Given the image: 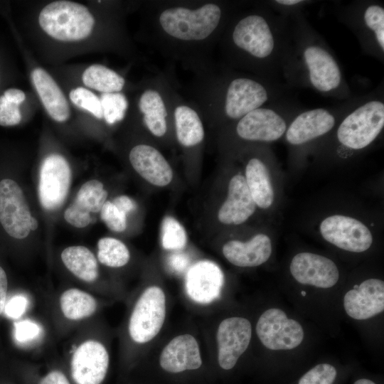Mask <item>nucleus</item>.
Returning <instances> with one entry per match:
<instances>
[{
    "label": "nucleus",
    "instance_id": "nucleus-1",
    "mask_svg": "<svg viewBox=\"0 0 384 384\" xmlns=\"http://www.w3.org/2000/svg\"><path fill=\"white\" fill-rule=\"evenodd\" d=\"M123 320L117 329L119 368L129 373L145 359L166 326L170 298L159 283L141 285L128 294Z\"/></svg>",
    "mask_w": 384,
    "mask_h": 384
},
{
    "label": "nucleus",
    "instance_id": "nucleus-2",
    "mask_svg": "<svg viewBox=\"0 0 384 384\" xmlns=\"http://www.w3.org/2000/svg\"><path fill=\"white\" fill-rule=\"evenodd\" d=\"M68 337L62 360L73 384H105L112 366L113 333L101 315Z\"/></svg>",
    "mask_w": 384,
    "mask_h": 384
},
{
    "label": "nucleus",
    "instance_id": "nucleus-3",
    "mask_svg": "<svg viewBox=\"0 0 384 384\" xmlns=\"http://www.w3.org/2000/svg\"><path fill=\"white\" fill-rule=\"evenodd\" d=\"M112 303L78 286H67L47 295L46 309L53 333L63 338L100 316Z\"/></svg>",
    "mask_w": 384,
    "mask_h": 384
},
{
    "label": "nucleus",
    "instance_id": "nucleus-4",
    "mask_svg": "<svg viewBox=\"0 0 384 384\" xmlns=\"http://www.w3.org/2000/svg\"><path fill=\"white\" fill-rule=\"evenodd\" d=\"M0 171V239L11 243L26 240L38 228L17 177Z\"/></svg>",
    "mask_w": 384,
    "mask_h": 384
},
{
    "label": "nucleus",
    "instance_id": "nucleus-5",
    "mask_svg": "<svg viewBox=\"0 0 384 384\" xmlns=\"http://www.w3.org/2000/svg\"><path fill=\"white\" fill-rule=\"evenodd\" d=\"M60 261L79 287L113 302L125 301L128 293L118 282L105 279L96 255L84 245H70L60 254Z\"/></svg>",
    "mask_w": 384,
    "mask_h": 384
},
{
    "label": "nucleus",
    "instance_id": "nucleus-6",
    "mask_svg": "<svg viewBox=\"0 0 384 384\" xmlns=\"http://www.w3.org/2000/svg\"><path fill=\"white\" fill-rule=\"evenodd\" d=\"M156 363L161 373L171 378H185L202 371L205 361L198 335L185 329L169 337L157 352Z\"/></svg>",
    "mask_w": 384,
    "mask_h": 384
},
{
    "label": "nucleus",
    "instance_id": "nucleus-7",
    "mask_svg": "<svg viewBox=\"0 0 384 384\" xmlns=\"http://www.w3.org/2000/svg\"><path fill=\"white\" fill-rule=\"evenodd\" d=\"M41 28L52 38L61 41H76L88 37L95 19L87 7L70 1H56L40 12Z\"/></svg>",
    "mask_w": 384,
    "mask_h": 384
},
{
    "label": "nucleus",
    "instance_id": "nucleus-8",
    "mask_svg": "<svg viewBox=\"0 0 384 384\" xmlns=\"http://www.w3.org/2000/svg\"><path fill=\"white\" fill-rule=\"evenodd\" d=\"M220 17V8L207 4L194 10L184 7L167 9L161 14L159 23L164 31L174 38L201 41L214 31Z\"/></svg>",
    "mask_w": 384,
    "mask_h": 384
},
{
    "label": "nucleus",
    "instance_id": "nucleus-9",
    "mask_svg": "<svg viewBox=\"0 0 384 384\" xmlns=\"http://www.w3.org/2000/svg\"><path fill=\"white\" fill-rule=\"evenodd\" d=\"M383 125L384 104L380 101H370L343 120L338 128L337 137L344 146L361 149L375 139Z\"/></svg>",
    "mask_w": 384,
    "mask_h": 384
},
{
    "label": "nucleus",
    "instance_id": "nucleus-10",
    "mask_svg": "<svg viewBox=\"0 0 384 384\" xmlns=\"http://www.w3.org/2000/svg\"><path fill=\"white\" fill-rule=\"evenodd\" d=\"M250 321L242 316L222 319L214 333L215 361L223 371H230L249 347L252 338Z\"/></svg>",
    "mask_w": 384,
    "mask_h": 384
},
{
    "label": "nucleus",
    "instance_id": "nucleus-11",
    "mask_svg": "<svg viewBox=\"0 0 384 384\" xmlns=\"http://www.w3.org/2000/svg\"><path fill=\"white\" fill-rule=\"evenodd\" d=\"M72 181V171L66 159L58 154L47 156L40 167L38 195L47 211H55L65 201Z\"/></svg>",
    "mask_w": 384,
    "mask_h": 384
},
{
    "label": "nucleus",
    "instance_id": "nucleus-12",
    "mask_svg": "<svg viewBox=\"0 0 384 384\" xmlns=\"http://www.w3.org/2000/svg\"><path fill=\"white\" fill-rule=\"evenodd\" d=\"M184 274V296L191 305L208 309L218 300L224 278L215 262L199 260L191 264Z\"/></svg>",
    "mask_w": 384,
    "mask_h": 384
},
{
    "label": "nucleus",
    "instance_id": "nucleus-13",
    "mask_svg": "<svg viewBox=\"0 0 384 384\" xmlns=\"http://www.w3.org/2000/svg\"><path fill=\"white\" fill-rule=\"evenodd\" d=\"M256 334L260 342L268 349L291 350L297 347L304 338V330L294 319L277 308L265 311L259 317Z\"/></svg>",
    "mask_w": 384,
    "mask_h": 384
},
{
    "label": "nucleus",
    "instance_id": "nucleus-14",
    "mask_svg": "<svg viewBox=\"0 0 384 384\" xmlns=\"http://www.w3.org/2000/svg\"><path fill=\"white\" fill-rule=\"evenodd\" d=\"M320 232L326 241L349 252H364L373 242L369 229L358 220L346 215L325 218L320 225Z\"/></svg>",
    "mask_w": 384,
    "mask_h": 384
},
{
    "label": "nucleus",
    "instance_id": "nucleus-15",
    "mask_svg": "<svg viewBox=\"0 0 384 384\" xmlns=\"http://www.w3.org/2000/svg\"><path fill=\"white\" fill-rule=\"evenodd\" d=\"M289 270L300 284L319 288L332 287L339 279L337 266L331 260L311 252L297 254L291 261Z\"/></svg>",
    "mask_w": 384,
    "mask_h": 384
},
{
    "label": "nucleus",
    "instance_id": "nucleus-16",
    "mask_svg": "<svg viewBox=\"0 0 384 384\" xmlns=\"http://www.w3.org/2000/svg\"><path fill=\"white\" fill-rule=\"evenodd\" d=\"M234 43L254 57L265 58L274 49L273 35L266 20L259 15L241 19L233 33Z\"/></svg>",
    "mask_w": 384,
    "mask_h": 384
},
{
    "label": "nucleus",
    "instance_id": "nucleus-17",
    "mask_svg": "<svg viewBox=\"0 0 384 384\" xmlns=\"http://www.w3.org/2000/svg\"><path fill=\"white\" fill-rule=\"evenodd\" d=\"M107 196L108 193L100 181H87L80 187L73 201L65 210V220L76 228L87 227L92 222V214L100 212Z\"/></svg>",
    "mask_w": 384,
    "mask_h": 384
},
{
    "label": "nucleus",
    "instance_id": "nucleus-18",
    "mask_svg": "<svg viewBox=\"0 0 384 384\" xmlns=\"http://www.w3.org/2000/svg\"><path fill=\"white\" fill-rule=\"evenodd\" d=\"M346 314L356 320H365L384 310V282L375 278L368 279L354 285L343 297Z\"/></svg>",
    "mask_w": 384,
    "mask_h": 384
},
{
    "label": "nucleus",
    "instance_id": "nucleus-19",
    "mask_svg": "<svg viewBox=\"0 0 384 384\" xmlns=\"http://www.w3.org/2000/svg\"><path fill=\"white\" fill-rule=\"evenodd\" d=\"M267 99V90L260 83L248 78H236L228 86L225 111L231 119H241L260 108Z\"/></svg>",
    "mask_w": 384,
    "mask_h": 384
},
{
    "label": "nucleus",
    "instance_id": "nucleus-20",
    "mask_svg": "<svg viewBox=\"0 0 384 384\" xmlns=\"http://www.w3.org/2000/svg\"><path fill=\"white\" fill-rule=\"evenodd\" d=\"M286 128L285 121L274 110L257 108L240 119L236 131L246 140L272 142L279 139Z\"/></svg>",
    "mask_w": 384,
    "mask_h": 384
},
{
    "label": "nucleus",
    "instance_id": "nucleus-21",
    "mask_svg": "<svg viewBox=\"0 0 384 384\" xmlns=\"http://www.w3.org/2000/svg\"><path fill=\"white\" fill-rule=\"evenodd\" d=\"M130 164L144 180L156 186H165L173 178V171L164 156L147 144L134 146L129 155Z\"/></svg>",
    "mask_w": 384,
    "mask_h": 384
},
{
    "label": "nucleus",
    "instance_id": "nucleus-22",
    "mask_svg": "<svg viewBox=\"0 0 384 384\" xmlns=\"http://www.w3.org/2000/svg\"><path fill=\"white\" fill-rule=\"evenodd\" d=\"M304 58L310 82L316 90L326 92L338 87L341 70L329 52L319 46H310L304 50Z\"/></svg>",
    "mask_w": 384,
    "mask_h": 384
},
{
    "label": "nucleus",
    "instance_id": "nucleus-23",
    "mask_svg": "<svg viewBox=\"0 0 384 384\" xmlns=\"http://www.w3.org/2000/svg\"><path fill=\"white\" fill-rule=\"evenodd\" d=\"M256 204L247 188L245 178L235 175L228 184V197L218 213L223 224L239 225L246 221L255 211Z\"/></svg>",
    "mask_w": 384,
    "mask_h": 384
},
{
    "label": "nucleus",
    "instance_id": "nucleus-24",
    "mask_svg": "<svg viewBox=\"0 0 384 384\" xmlns=\"http://www.w3.org/2000/svg\"><path fill=\"white\" fill-rule=\"evenodd\" d=\"M225 258L233 265L240 267L259 266L268 260L272 254V242L265 234H257L250 240H233L222 247Z\"/></svg>",
    "mask_w": 384,
    "mask_h": 384
},
{
    "label": "nucleus",
    "instance_id": "nucleus-25",
    "mask_svg": "<svg viewBox=\"0 0 384 384\" xmlns=\"http://www.w3.org/2000/svg\"><path fill=\"white\" fill-rule=\"evenodd\" d=\"M335 124L334 117L326 110L315 109L298 115L286 134L287 140L298 145L329 132Z\"/></svg>",
    "mask_w": 384,
    "mask_h": 384
},
{
    "label": "nucleus",
    "instance_id": "nucleus-26",
    "mask_svg": "<svg viewBox=\"0 0 384 384\" xmlns=\"http://www.w3.org/2000/svg\"><path fill=\"white\" fill-rule=\"evenodd\" d=\"M31 78L38 96L50 117L58 122L67 121L70 117L69 105L55 81L41 68L33 70Z\"/></svg>",
    "mask_w": 384,
    "mask_h": 384
},
{
    "label": "nucleus",
    "instance_id": "nucleus-27",
    "mask_svg": "<svg viewBox=\"0 0 384 384\" xmlns=\"http://www.w3.org/2000/svg\"><path fill=\"white\" fill-rule=\"evenodd\" d=\"M23 384H73L62 358L22 363Z\"/></svg>",
    "mask_w": 384,
    "mask_h": 384
},
{
    "label": "nucleus",
    "instance_id": "nucleus-28",
    "mask_svg": "<svg viewBox=\"0 0 384 384\" xmlns=\"http://www.w3.org/2000/svg\"><path fill=\"white\" fill-rule=\"evenodd\" d=\"M245 181L255 204L267 208L273 203L274 191L267 168L258 159H251L245 169Z\"/></svg>",
    "mask_w": 384,
    "mask_h": 384
},
{
    "label": "nucleus",
    "instance_id": "nucleus-29",
    "mask_svg": "<svg viewBox=\"0 0 384 384\" xmlns=\"http://www.w3.org/2000/svg\"><path fill=\"white\" fill-rule=\"evenodd\" d=\"M139 107L149 130L156 137L164 136L167 129V112L160 94L154 90H146L140 97Z\"/></svg>",
    "mask_w": 384,
    "mask_h": 384
},
{
    "label": "nucleus",
    "instance_id": "nucleus-30",
    "mask_svg": "<svg viewBox=\"0 0 384 384\" xmlns=\"http://www.w3.org/2000/svg\"><path fill=\"white\" fill-rule=\"evenodd\" d=\"M176 137L186 147L198 144L204 137L201 120L195 110L186 105L178 106L174 111Z\"/></svg>",
    "mask_w": 384,
    "mask_h": 384
},
{
    "label": "nucleus",
    "instance_id": "nucleus-31",
    "mask_svg": "<svg viewBox=\"0 0 384 384\" xmlns=\"http://www.w3.org/2000/svg\"><path fill=\"white\" fill-rule=\"evenodd\" d=\"M95 255L101 266L112 270L124 267L131 260V252L126 244L112 237H104L98 240Z\"/></svg>",
    "mask_w": 384,
    "mask_h": 384
},
{
    "label": "nucleus",
    "instance_id": "nucleus-32",
    "mask_svg": "<svg viewBox=\"0 0 384 384\" xmlns=\"http://www.w3.org/2000/svg\"><path fill=\"white\" fill-rule=\"evenodd\" d=\"M82 79L85 86L102 93L119 92L124 85V79L121 75L102 65L89 66Z\"/></svg>",
    "mask_w": 384,
    "mask_h": 384
},
{
    "label": "nucleus",
    "instance_id": "nucleus-33",
    "mask_svg": "<svg viewBox=\"0 0 384 384\" xmlns=\"http://www.w3.org/2000/svg\"><path fill=\"white\" fill-rule=\"evenodd\" d=\"M187 243V235L184 228L174 218L166 216L161 225V245L169 251L183 250Z\"/></svg>",
    "mask_w": 384,
    "mask_h": 384
},
{
    "label": "nucleus",
    "instance_id": "nucleus-34",
    "mask_svg": "<svg viewBox=\"0 0 384 384\" xmlns=\"http://www.w3.org/2000/svg\"><path fill=\"white\" fill-rule=\"evenodd\" d=\"M103 118L109 124L123 119L128 102L126 97L120 92L102 93L100 98Z\"/></svg>",
    "mask_w": 384,
    "mask_h": 384
},
{
    "label": "nucleus",
    "instance_id": "nucleus-35",
    "mask_svg": "<svg viewBox=\"0 0 384 384\" xmlns=\"http://www.w3.org/2000/svg\"><path fill=\"white\" fill-rule=\"evenodd\" d=\"M69 97L76 106L88 111L98 119L103 118L100 98L90 90L77 87L70 91Z\"/></svg>",
    "mask_w": 384,
    "mask_h": 384
},
{
    "label": "nucleus",
    "instance_id": "nucleus-36",
    "mask_svg": "<svg viewBox=\"0 0 384 384\" xmlns=\"http://www.w3.org/2000/svg\"><path fill=\"white\" fill-rule=\"evenodd\" d=\"M337 370L329 363H319L309 370L299 380L297 384H334Z\"/></svg>",
    "mask_w": 384,
    "mask_h": 384
},
{
    "label": "nucleus",
    "instance_id": "nucleus-37",
    "mask_svg": "<svg viewBox=\"0 0 384 384\" xmlns=\"http://www.w3.org/2000/svg\"><path fill=\"white\" fill-rule=\"evenodd\" d=\"M100 218L112 231L121 233L127 228V216L112 201H107L100 212Z\"/></svg>",
    "mask_w": 384,
    "mask_h": 384
},
{
    "label": "nucleus",
    "instance_id": "nucleus-38",
    "mask_svg": "<svg viewBox=\"0 0 384 384\" xmlns=\"http://www.w3.org/2000/svg\"><path fill=\"white\" fill-rule=\"evenodd\" d=\"M15 338L19 343L33 346L43 338L41 326L33 319H25L14 324Z\"/></svg>",
    "mask_w": 384,
    "mask_h": 384
},
{
    "label": "nucleus",
    "instance_id": "nucleus-39",
    "mask_svg": "<svg viewBox=\"0 0 384 384\" xmlns=\"http://www.w3.org/2000/svg\"><path fill=\"white\" fill-rule=\"evenodd\" d=\"M366 26L374 31L377 41L384 50V9L378 5L368 6L364 13Z\"/></svg>",
    "mask_w": 384,
    "mask_h": 384
},
{
    "label": "nucleus",
    "instance_id": "nucleus-40",
    "mask_svg": "<svg viewBox=\"0 0 384 384\" xmlns=\"http://www.w3.org/2000/svg\"><path fill=\"white\" fill-rule=\"evenodd\" d=\"M21 121L19 105L8 100L4 95L0 96V125L15 126Z\"/></svg>",
    "mask_w": 384,
    "mask_h": 384
},
{
    "label": "nucleus",
    "instance_id": "nucleus-41",
    "mask_svg": "<svg viewBox=\"0 0 384 384\" xmlns=\"http://www.w3.org/2000/svg\"><path fill=\"white\" fill-rule=\"evenodd\" d=\"M166 265L171 272L178 275L185 274L191 264L190 257L186 253L177 251L169 255Z\"/></svg>",
    "mask_w": 384,
    "mask_h": 384
},
{
    "label": "nucleus",
    "instance_id": "nucleus-42",
    "mask_svg": "<svg viewBox=\"0 0 384 384\" xmlns=\"http://www.w3.org/2000/svg\"><path fill=\"white\" fill-rule=\"evenodd\" d=\"M28 301L23 295H16L6 302L4 311L7 316L17 319L26 311Z\"/></svg>",
    "mask_w": 384,
    "mask_h": 384
},
{
    "label": "nucleus",
    "instance_id": "nucleus-43",
    "mask_svg": "<svg viewBox=\"0 0 384 384\" xmlns=\"http://www.w3.org/2000/svg\"><path fill=\"white\" fill-rule=\"evenodd\" d=\"M9 281L7 273L0 264V316L4 311L7 302Z\"/></svg>",
    "mask_w": 384,
    "mask_h": 384
},
{
    "label": "nucleus",
    "instance_id": "nucleus-44",
    "mask_svg": "<svg viewBox=\"0 0 384 384\" xmlns=\"http://www.w3.org/2000/svg\"><path fill=\"white\" fill-rule=\"evenodd\" d=\"M112 202L118 208L126 214H128L136 208L135 203L127 196L122 195L117 196Z\"/></svg>",
    "mask_w": 384,
    "mask_h": 384
},
{
    "label": "nucleus",
    "instance_id": "nucleus-45",
    "mask_svg": "<svg viewBox=\"0 0 384 384\" xmlns=\"http://www.w3.org/2000/svg\"><path fill=\"white\" fill-rule=\"evenodd\" d=\"M3 95L10 102L18 105L23 102L26 98L25 93L22 90L16 88L6 90Z\"/></svg>",
    "mask_w": 384,
    "mask_h": 384
},
{
    "label": "nucleus",
    "instance_id": "nucleus-46",
    "mask_svg": "<svg viewBox=\"0 0 384 384\" xmlns=\"http://www.w3.org/2000/svg\"><path fill=\"white\" fill-rule=\"evenodd\" d=\"M277 3L282 5L292 6L302 2L301 0H277Z\"/></svg>",
    "mask_w": 384,
    "mask_h": 384
},
{
    "label": "nucleus",
    "instance_id": "nucleus-47",
    "mask_svg": "<svg viewBox=\"0 0 384 384\" xmlns=\"http://www.w3.org/2000/svg\"><path fill=\"white\" fill-rule=\"evenodd\" d=\"M353 384H376L374 381L368 378H360L356 380Z\"/></svg>",
    "mask_w": 384,
    "mask_h": 384
},
{
    "label": "nucleus",
    "instance_id": "nucleus-48",
    "mask_svg": "<svg viewBox=\"0 0 384 384\" xmlns=\"http://www.w3.org/2000/svg\"><path fill=\"white\" fill-rule=\"evenodd\" d=\"M302 294L303 296H305V292H302Z\"/></svg>",
    "mask_w": 384,
    "mask_h": 384
},
{
    "label": "nucleus",
    "instance_id": "nucleus-49",
    "mask_svg": "<svg viewBox=\"0 0 384 384\" xmlns=\"http://www.w3.org/2000/svg\"><path fill=\"white\" fill-rule=\"evenodd\" d=\"M129 384H132V383H129Z\"/></svg>",
    "mask_w": 384,
    "mask_h": 384
}]
</instances>
